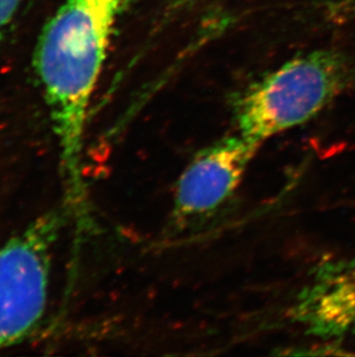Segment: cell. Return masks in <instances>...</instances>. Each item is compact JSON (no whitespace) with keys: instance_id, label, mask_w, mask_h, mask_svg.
<instances>
[{"instance_id":"2","label":"cell","mask_w":355,"mask_h":357,"mask_svg":"<svg viewBox=\"0 0 355 357\" xmlns=\"http://www.w3.org/2000/svg\"><path fill=\"white\" fill-rule=\"evenodd\" d=\"M352 80L349 61L333 50L299 54L251 84L237 100V133L262 145L305 124Z\"/></svg>"},{"instance_id":"7","label":"cell","mask_w":355,"mask_h":357,"mask_svg":"<svg viewBox=\"0 0 355 357\" xmlns=\"http://www.w3.org/2000/svg\"><path fill=\"white\" fill-rule=\"evenodd\" d=\"M182 3H191V1H196V0H180Z\"/></svg>"},{"instance_id":"5","label":"cell","mask_w":355,"mask_h":357,"mask_svg":"<svg viewBox=\"0 0 355 357\" xmlns=\"http://www.w3.org/2000/svg\"><path fill=\"white\" fill-rule=\"evenodd\" d=\"M297 314L320 337H355V255L320 268Z\"/></svg>"},{"instance_id":"3","label":"cell","mask_w":355,"mask_h":357,"mask_svg":"<svg viewBox=\"0 0 355 357\" xmlns=\"http://www.w3.org/2000/svg\"><path fill=\"white\" fill-rule=\"evenodd\" d=\"M64 214L44 213L0 245V351L28 339L43 320Z\"/></svg>"},{"instance_id":"4","label":"cell","mask_w":355,"mask_h":357,"mask_svg":"<svg viewBox=\"0 0 355 357\" xmlns=\"http://www.w3.org/2000/svg\"><path fill=\"white\" fill-rule=\"evenodd\" d=\"M260 147L237 133L196 153L177 183L171 215L175 226L205 219L221 208L235 195Z\"/></svg>"},{"instance_id":"6","label":"cell","mask_w":355,"mask_h":357,"mask_svg":"<svg viewBox=\"0 0 355 357\" xmlns=\"http://www.w3.org/2000/svg\"><path fill=\"white\" fill-rule=\"evenodd\" d=\"M24 0H0V47L6 38Z\"/></svg>"},{"instance_id":"1","label":"cell","mask_w":355,"mask_h":357,"mask_svg":"<svg viewBox=\"0 0 355 357\" xmlns=\"http://www.w3.org/2000/svg\"><path fill=\"white\" fill-rule=\"evenodd\" d=\"M125 0H64L45 24L35 66L59 151L64 207L89 211L84 140L95 89Z\"/></svg>"}]
</instances>
